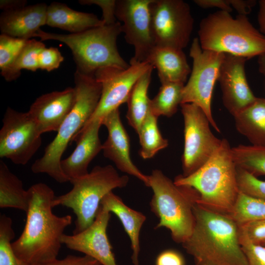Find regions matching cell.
<instances>
[{"mask_svg": "<svg viewBox=\"0 0 265 265\" xmlns=\"http://www.w3.org/2000/svg\"><path fill=\"white\" fill-rule=\"evenodd\" d=\"M25 0H0V8L4 11L12 10L26 6Z\"/></svg>", "mask_w": 265, "mask_h": 265, "instance_id": "7bdbcfd3", "label": "cell"}, {"mask_svg": "<svg viewBox=\"0 0 265 265\" xmlns=\"http://www.w3.org/2000/svg\"><path fill=\"white\" fill-rule=\"evenodd\" d=\"M259 31L265 35V0L259 1V11L257 16Z\"/></svg>", "mask_w": 265, "mask_h": 265, "instance_id": "ee69618b", "label": "cell"}, {"mask_svg": "<svg viewBox=\"0 0 265 265\" xmlns=\"http://www.w3.org/2000/svg\"><path fill=\"white\" fill-rule=\"evenodd\" d=\"M29 205L26 220L20 237L12 243L16 255L29 265L57 259L61 237L72 223V216H58L53 213V190L44 183H37L28 189Z\"/></svg>", "mask_w": 265, "mask_h": 265, "instance_id": "6da1fadb", "label": "cell"}, {"mask_svg": "<svg viewBox=\"0 0 265 265\" xmlns=\"http://www.w3.org/2000/svg\"><path fill=\"white\" fill-rule=\"evenodd\" d=\"M25 39L1 33L0 35V70L2 71L15 60L27 41Z\"/></svg>", "mask_w": 265, "mask_h": 265, "instance_id": "d6a6232c", "label": "cell"}, {"mask_svg": "<svg viewBox=\"0 0 265 265\" xmlns=\"http://www.w3.org/2000/svg\"><path fill=\"white\" fill-rule=\"evenodd\" d=\"M76 100L74 107L62 123L53 141L46 147L43 156L31 166L34 173H46L60 183L69 181L60 167L61 157L94 113L101 95L102 85L94 75L74 74Z\"/></svg>", "mask_w": 265, "mask_h": 265, "instance_id": "277c9868", "label": "cell"}, {"mask_svg": "<svg viewBox=\"0 0 265 265\" xmlns=\"http://www.w3.org/2000/svg\"><path fill=\"white\" fill-rule=\"evenodd\" d=\"M76 100L75 88L69 87L38 97L30 106L28 112L41 134L57 132L72 110Z\"/></svg>", "mask_w": 265, "mask_h": 265, "instance_id": "ac0fdd59", "label": "cell"}, {"mask_svg": "<svg viewBox=\"0 0 265 265\" xmlns=\"http://www.w3.org/2000/svg\"><path fill=\"white\" fill-rule=\"evenodd\" d=\"M219 10L200 22L198 39L203 50L242 56L248 59L265 52V35L246 16Z\"/></svg>", "mask_w": 265, "mask_h": 265, "instance_id": "8992f818", "label": "cell"}, {"mask_svg": "<svg viewBox=\"0 0 265 265\" xmlns=\"http://www.w3.org/2000/svg\"><path fill=\"white\" fill-rule=\"evenodd\" d=\"M146 61L158 71L161 83L186 82L191 69L183 50L155 46Z\"/></svg>", "mask_w": 265, "mask_h": 265, "instance_id": "44dd1931", "label": "cell"}, {"mask_svg": "<svg viewBox=\"0 0 265 265\" xmlns=\"http://www.w3.org/2000/svg\"><path fill=\"white\" fill-rule=\"evenodd\" d=\"M12 221L5 214L0 216V265H29L15 254L11 240L15 237Z\"/></svg>", "mask_w": 265, "mask_h": 265, "instance_id": "1f68e13d", "label": "cell"}, {"mask_svg": "<svg viewBox=\"0 0 265 265\" xmlns=\"http://www.w3.org/2000/svg\"><path fill=\"white\" fill-rule=\"evenodd\" d=\"M29 200L28 190L24 189L22 181L0 160V207L12 208L26 212Z\"/></svg>", "mask_w": 265, "mask_h": 265, "instance_id": "d4e9b609", "label": "cell"}, {"mask_svg": "<svg viewBox=\"0 0 265 265\" xmlns=\"http://www.w3.org/2000/svg\"><path fill=\"white\" fill-rule=\"evenodd\" d=\"M148 180L147 186L153 191L151 210L159 219L155 229L166 228L175 241L183 244L193 229V207L198 193L190 187L176 185L159 169L153 170Z\"/></svg>", "mask_w": 265, "mask_h": 265, "instance_id": "52a82bcc", "label": "cell"}, {"mask_svg": "<svg viewBox=\"0 0 265 265\" xmlns=\"http://www.w3.org/2000/svg\"><path fill=\"white\" fill-rule=\"evenodd\" d=\"M110 218V212L100 206L93 223L80 233L63 234L62 244L94 258L102 265H118L106 234Z\"/></svg>", "mask_w": 265, "mask_h": 265, "instance_id": "2e32d148", "label": "cell"}, {"mask_svg": "<svg viewBox=\"0 0 265 265\" xmlns=\"http://www.w3.org/2000/svg\"><path fill=\"white\" fill-rule=\"evenodd\" d=\"M79 3L83 5L94 4L99 5L103 11L102 20L106 25L114 24L117 22L115 15V0H80Z\"/></svg>", "mask_w": 265, "mask_h": 265, "instance_id": "74e56055", "label": "cell"}, {"mask_svg": "<svg viewBox=\"0 0 265 265\" xmlns=\"http://www.w3.org/2000/svg\"><path fill=\"white\" fill-rule=\"evenodd\" d=\"M247 58L225 53L220 65L217 80L223 104L234 116L257 99L248 83L245 72Z\"/></svg>", "mask_w": 265, "mask_h": 265, "instance_id": "9a60e30c", "label": "cell"}, {"mask_svg": "<svg viewBox=\"0 0 265 265\" xmlns=\"http://www.w3.org/2000/svg\"><path fill=\"white\" fill-rule=\"evenodd\" d=\"M122 33L119 21L110 25L90 28L77 33L59 34L41 29L33 37L42 41L53 40L65 44L71 50L77 71L94 75L99 69L106 67L126 69L130 66L120 55L117 39Z\"/></svg>", "mask_w": 265, "mask_h": 265, "instance_id": "5b68a950", "label": "cell"}, {"mask_svg": "<svg viewBox=\"0 0 265 265\" xmlns=\"http://www.w3.org/2000/svg\"><path fill=\"white\" fill-rule=\"evenodd\" d=\"M194 225L183 247L196 265H249L239 239L238 225L228 215L196 202Z\"/></svg>", "mask_w": 265, "mask_h": 265, "instance_id": "7a4b0ae2", "label": "cell"}, {"mask_svg": "<svg viewBox=\"0 0 265 265\" xmlns=\"http://www.w3.org/2000/svg\"><path fill=\"white\" fill-rule=\"evenodd\" d=\"M150 11L155 46L181 50L187 46L194 24L187 3L182 0H153Z\"/></svg>", "mask_w": 265, "mask_h": 265, "instance_id": "30bf717a", "label": "cell"}, {"mask_svg": "<svg viewBox=\"0 0 265 265\" xmlns=\"http://www.w3.org/2000/svg\"><path fill=\"white\" fill-rule=\"evenodd\" d=\"M158 118L149 109L137 132L140 145L139 155L145 159L152 158L168 145V140L162 136L159 129Z\"/></svg>", "mask_w": 265, "mask_h": 265, "instance_id": "83f0119b", "label": "cell"}, {"mask_svg": "<svg viewBox=\"0 0 265 265\" xmlns=\"http://www.w3.org/2000/svg\"><path fill=\"white\" fill-rule=\"evenodd\" d=\"M194 2L203 9L217 8L220 10L231 12L233 8L229 0H194Z\"/></svg>", "mask_w": 265, "mask_h": 265, "instance_id": "60d3db41", "label": "cell"}, {"mask_svg": "<svg viewBox=\"0 0 265 265\" xmlns=\"http://www.w3.org/2000/svg\"><path fill=\"white\" fill-rule=\"evenodd\" d=\"M189 55L193 60L192 68L184 85L181 104L190 103L199 106L213 129L220 132L212 116L211 104L214 86L225 53L203 50L198 37H195L191 45Z\"/></svg>", "mask_w": 265, "mask_h": 265, "instance_id": "9c48e42d", "label": "cell"}, {"mask_svg": "<svg viewBox=\"0 0 265 265\" xmlns=\"http://www.w3.org/2000/svg\"><path fill=\"white\" fill-rule=\"evenodd\" d=\"M130 63L126 69L106 67L95 73L96 80L102 85L101 95L94 113L86 124L95 120L102 122L107 114L126 103L137 80L153 68L147 61L138 62L131 59Z\"/></svg>", "mask_w": 265, "mask_h": 265, "instance_id": "4fadbf2b", "label": "cell"}, {"mask_svg": "<svg viewBox=\"0 0 265 265\" xmlns=\"http://www.w3.org/2000/svg\"><path fill=\"white\" fill-rule=\"evenodd\" d=\"M153 69H150L137 80L126 102L128 122L137 133L149 111L150 99L148 92Z\"/></svg>", "mask_w": 265, "mask_h": 265, "instance_id": "484cf974", "label": "cell"}, {"mask_svg": "<svg viewBox=\"0 0 265 265\" xmlns=\"http://www.w3.org/2000/svg\"><path fill=\"white\" fill-rule=\"evenodd\" d=\"M129 181L127 175H120L110 165L96 166L86 175L71 180L72 189L55 196L52 207L71 209L76 216L73 234L80 233L93 223L105 196L115 188L125 187Z\"/></svg>", "mask_w": 265, "mask_h": 265, "instance_id": "ba28073f", "label": "cell"}, {"mask_svg": "<svg viewBox=\"0 0 265 265\" xmlns=\"http://www.w3.org/2000/svg\"><path fill=\"white\" fill-rule=\"evenodd\" d=\"M238 225L265 219V201L239 191L228 215Z\"/></svg>", "mask_w": 265, "mask_h": 265, "instance_id": "f546056e", "label": "cell"}, {"mask_svg": "<svg viewBox=\"0 0 265 265\" xmlns=\"http://www.w3.org/2000/svg\"><path fill=\"white\" fill-rule=\"evenodd\" d=\"M103 125L108 133L103 144L104 156L112 161L119 170L137 178L147 186L148 175L136 167L131 158L130 138L122 124L119 108L105 117L102 120Z\"/></svg>", "mask_w": 265, "mask_h": 265, "instance_id": "e0dca14e", "label": "cell"}, {"mask_svg": "<svg viewBox=\"0 0 265 265\" xmlns=\"http://www.w3.org/2000/svg\"></svg>", "mask_w": 265, "mask_h": 265, "instance_id": "7dc6e473", "label": "cell"}, {"mask_svg": "<svg viewBox=\"0 0 265 265\" xmlns=\"http://www.w3.org/2000/svg\"><path fill=\"white\" fill-rule=\"evenodd\" d=\"M102 125L101 120L89 122L73 138L77 142L76 148L68 157L60 161L62 171L69 182L88 174L90 163L102 151L103 144L99 135Z\"/></svg>", "mask_w": 265, "mask_h": 265, "instance_id": "d6986e66", "label": "cell"}, {"mask_svg": "<svg viewBox=\"0 0 265 265\" xmlns=\"http://www.w3.org/2000/svg\"><path fill=\"white\" fill-rule=\"evenodd\" d=\"M100 206L109 212L114 213L121 221L131 240L132 263L133 265H139V236L142 226L146 219L145 215L127 206L112 191L105 196Z\"/></svg>", "mask_w": 265, "mask_h": 265, "instance_id": "7402d4cb", "label": "cell"}, {"mask_svg": "<svg viewBox=\"0 0 265 265\" xmlns=\"http://www.w3.org/2000/svg\"><path fill=\"white\" fill-rule=\"evenodd\" d=\"M47 7L46 3H39L3 11L0 16L1 33L30 39L46 25Z\"/></svg>", "mask_w": 265, "mask_h": 265, "instance_id": "ffe728a7", "label": "cell"}, {"mask_svg": "<svg viewBox=\"0 0 265 265\" xmlns=\"http://www.w3.org/2000/svg\"><path fill=\"white\" fill-rule=\"evenodd\" d=\"M36 265H102L94 258L84 255L80 257L68 255L62 259L54 260Z\"/></svg>", "mask_w": 265, "mask_h": 265, "instance_id": "f35d334b", "label": "cell"}, {"mask_svg": "<svg viewBox=\"0 0 265 265\" xmlns=\"http://www.w3.org/2000/svg\"><path fill=\"white\" fill-rule=\"evenodd\" d=\"M238 226L239 229L252 242L259 244L265 242V219Z\"/></svg>", "mask_w": 265, "mask_h": 265, "instance_id": "8d00e7d4", "label": "cell"}, {"mask_svg": "<svg viewBox=\"0 0 265 265\" xmlns=\"http://www.w3.org/2000/svg\"><path fill=\"white\" fill-rule=\"evenodd\" d=\"M153 0H116L115 15L121 22L126 42L134 47L136 61H146L155 46L151 31L150 4Z\"/></svg>", "mask_w": 265, "mask_h": 265, "instance_id": "5bb4252c", "label": "cell"}, {"mask_svg": "<svg viewBox=\"0 0 265 265\" xmlns=\"http://www.w3.org/2000/svg\"><path fill=\"white\" fill-rule=\"evenodd\" d=\"M174 183L190 187L199 195L197 203L214 212L229 215L239 192L237 165L227 140L221 142L210 159L187 176H176Z\"/></svg>", "mask_w": 265, "mask_h": 265, "instance_id": "3957f363", "label": "cell"}, {"mask_svg": "<svg viewBox=\"0 0 265 265\" xmlns=\"http://www.w3.org/2000/svg\"><path fill=\"white\" fill-rule=\"evenodd\" d=\"M64 57L56 48H44L38 57L39 69L50 72L57 69Z\"/></svg>", "mask_w": 265, "mask_h": 265, "instance_id": "d590c367", "label": "cell"}, {"mask_svg": "<svg viewBox=\"0 0 265 265\" xmlns=\"http://www.w3.org/2000/svg\"><path fill=\"white\" fill-rule=\"evenodd\" d=\"M257 62L260 73L265 77V52L258 56Z\"/></svg>", "mask_w": 265, "mask_h": 265, "instance_id": "f6af8a7d", "label": "cell"}, {"mask_svg": "<svg viewBox=\"0 0 265 265\" xmlns=\"http://www.w3.org/2000/svg\"><path fill=\"white\" fill-rule=\"evenodd\" d=\"M0 131V157L26 164L42 144V134L27 111L7 107Z\"/></svg>", "mask_w": 265, "mask_h": 265, "instance_id": "7c38bea8", "label": "cell"}, {"mask_svg": "<svg viewBox=\"0 0 265 265\" xmlns=\"http://www.w3.org/2000/svg\"><path fill=\"white\" fill-rule=\"evenodd\" d=\"M262 245H264V246H265V242L264 243H263V244H262Z\"/></svg>", "mask_w": 265, "mask_h": 265, "instance_id": "bcb514c9", "label": "cell"}, {"mask_svg": "<svg viewBox=\"0 0 265 265\" xmlns=\"http://www.w3.org/2000/svg\"><path fill=\"white\" fill-rule=\"evenodd\" d=\"M237 173L239 191L265 201V181L237 166Z\"/></svg>", "mask_w": 265, "mask_h": 265, "instance_id": "836d02e7", "label": "cell"}, {"mask_svg": "<svg viewBox=\"0 0 265 265\" xmlns=\"http://www.w3.org/2000/svg\"><path fill=\"white\" fill-rule=\"evenodd\" d=\"M45 47V45L41 41L35 39L28 40L13 63L0 71L1 76L6 81H11L20 76L23 69L35 72L39 69V55Z\"/></svg>", "mask_w": 265, "mask_h": 265, "instance_id": "f1b7e54d", "label": "cell"}, {"mask_svg": "<svg viewBox=\"0 0 265 265\" xmlns=\"http://www.w3.org/2000/svg\"><path fill=\"white\" fill-rule=\"evenodd\" d=\"M240 243L249 265H265V246L251 241L239 229Z\"/></svg>", "mask_w": 265, "mask_h": 265, "instance_id": "e575fe53", "label": "cell"}, {"mask_svg": "<svg viewBox=\"0 0 265 265\" xmlns=\"http://www.w3.org/2000/svg\"><path fill=\"white\" fill-rule=\"evenodd\" d=\"M237 167L256 177L265 176V147L239 145L232 148Z\"/></svg>", "mask_w": 265, "mask_h": 265, "instance_id": "4dcf8cb0", "label": "cell"}, {"mask_svg": "<svg viewBox=\"0 0 265 265\" xmlns=\"http://www.w3.org/2000/svg\"><path fill=\"white\" fill-rule=\"evenodd\" d=\"M184 122V147L182 158L183 176L201 167L219 146L221 139L212 132L204 111L190 103L180 105Z\"/></svg>", "mask_w": 265, "mask_h": 265, "instance_id": "8fae6325", "label": "cell"}, {"mask_svg": "<svg viewBox=\"0 0 265 265\" xmlns=\"http://www.w3.org/2000/svg\"><path fill=\"white\" fill-rule=\"evenodd\" d=\"M156 265H185V260L179 252L168 249L160 253L157 256Z\"/></svg>", "mask_w": 265, "mask_h": 265, "instance_id": "ab89813d", "label": "cell"}, {"mask_svg": "<svg viewBox=\"0 0 265 265\" xmlns=\"http://www.w3.org/2000/svg\"><path fill=\"white\" fill-rule=\"evenodd\" d=\"M229 2L232 8L237 11L238 15L246 16L256 4V1L254 0H229Z\"/></svg>", "mask_w": 265, "mask_h": 265, "instance_id": "b9f144b4", "label": "cell"}, {"mask_svg": "<svg viewBox=\"0 0 265 265\" xmlns=\"http://www.w3.org/2000/svg\"><path fill=\"white\" fill-rule=\"evenodd\" d=\"M46 25L77 33L105 24L93 13L76 11L65 4L53 2L47 7Z\"/></svg>", "mask_w": 265, "mask_h": 265, "instance_id": "603a6c76", "label": "cell"}, {"mask_svg": "<svg viewBox=\"0 0 265 265\" xmlns=\"http://www.w3.org/2000/svg\"><path fill=\"white\" fill-rule=\"evenodd\" d=\"M161 85L158 94L150 100L149 109L158 118L160 116H172L181 105L185 84L179 82H165Z\"/></svg>", "mask_w": 265, "mask_h": 265, "instance_id": "4316f807", "label": "cell"}, {"mask_svg": "<svg viewBox=\"0 0 265 265\" xmlns=\"http://www.w3.org/2000/svg\"><path fill=\"white\" fill-rule=\"evenodd\" d=\"M238 131L252 145L265 147V98H257L234 116Z\"/></svg>", "mask_w": 265, "mask_h": 265, "instance_id": "cb8c5ba5", "label": "cell"}]
</instances>
